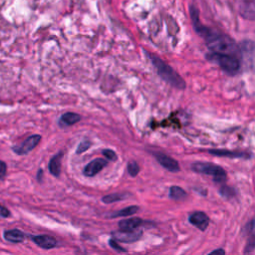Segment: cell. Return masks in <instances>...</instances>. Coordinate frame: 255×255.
<instances>
[{
	"label": "cell",
	"instance_id": "1",
	"mask_svg": "<svg viewBox=\"0 0 255 255\" xmlns=\"http://www.w3.org/2000/svg\"><path fill=\"white\" fill-rule=\"evenodd\" d=\"M198 33H200V36L205 38L206 46L210 51H212V53L232 55L237 58L239 57L240 51L236 43L228 36L219 34L216 31L210 30L205 26H203Z\"/></svg>",
	"mask_w": 255,
	"mask_h": 255
},
{
	"label": "cell",
	"instance_id": "2",
	"mask_svg": "<svg viewBox=\"0 0 255 255\" xmlns=\"http://www.w3.org/2000/svg\"><path fill=\"white\" fill-rule=\"evenodd\" d=\"M147 56L150 59V62L155 67L157 74L163 81H165L166 83H168L169 85L178 90H183L185 88V83L182 80V78L169 65H167L160 58L154 55L147 54Z\"/></svg>",
	"mask_w": 255,
	"mask_h": 255
},
{
	"label": "cell",
	"instance_id": "3",
	"mask_svg": "<svg viewBox=\"0 0 255 255\" xmlns=\"http://www.w3.org/2000/svg\"><path fill=\"white\" fill-rule=\"evenodd\" d=\"M191 169L197 173L213 176L216 183H223L226 180V171L221 166L211 162H194L191 164Z\"/></svg>",
	"mask_w": 255,
	"mask_h": 255
},
{
	"label": "cell",
	"instance_id": "4",
	"mask_svg": "<svg viewBox=\"0 0 255 255\" xmlns=\"http://www.w3.org/2000/svg\"><path fill=\"white\" fill-rule=\"evenodd\" d=\"M208 58L214 61L223 71L230 75L237 74L240 69V62L235 56L212 53V55L208 56Z\"/></svg>",
	"mask_w": 255,
	"mask_h": 255
},
{
	"label": "cell",
	"instance_id": "5",
	"mask_svg": "<svg viewBox=\"0 0 255 255\" xmlns=\"http://www.w3.org/2000/svg\"><path fill=\"white\" fill-rule=\"evenodd\" d=\"M41 140V135L33 134L27 137L21 144L13 146V151L19 155H24L34 149Z\"/></svg>",
	"mask_w": 255,
	"mask_h": 255
},
{
	"label": "cell",
	"instance_id": "6",
	"mask_svg": "<svg viewBox=\"0 0 255 255\" xmlns=\"http://www.w3.org/2000/svg\"><path fill=\"white\" fill-rule=\"evenodd\" d=\"M142 235V232L140 230H134V231H122L117 230L112 232V237L117 242H124V243H131L134 241H137Z\"/></svg>",
	"mask_w": 255,
	"mask_h": 255
},
{
	"label": "cell",
	"instance_id": "7",
	"mask_svg": "<svg viewBox=\"0 0 255 255\" xmlns=\"http://www.w3.org/2000/svg\"><path fill=\"white\" fill-rule=\"evenodd\" d=\"M158 163L163 166L165 169L171 171V172H177L179 170V164L178 162L170 157L169 155H166L162 152H154L153 153Z\"/></svg>",
	"mask_w": 255,
	"mask_h": 255
},
{
	"label": "cell",
	"instance_id": "8",
	"mask_svg": "<svg viewBox=\"0 0 255 255\" xmlns=\"http://www.w3.org/2000/svg\"><path fill=\"white\" fill-rule=\"evenodd\" d=\"M188 220L189 223H191L193 226H195L201 231H204L209 224L208 216L202 211H195L191 213L188 217Z\"/></svg>",
	"mask_w": 255,
	"mask_h": 255
},
{
	"label": "cell",
	"instance_id": "9",
	"mask_svg": "<svg viewBox=\"0 0 255 255\" xmlns=\"http://www.w3.org/2000/svg\"><path fill=\"white\" fill-rule=\"evenodd\" d=\"M108 164L107 160L104 158H96L90 161L84 168V174L86 176L92 177L99 173L106 165Z\"/></svg>",
	"mask_w": 255,
	"mask_h": 255
},
{
	"label": "cell",
	"instance_id": "10",
	"mask_svg": "<svg viewBox=\"0 0 255 255\" xmlns=\"http://www.w3.org/2000/svg\"><path fill=\"white\" fill-rule=\"evenodd\" d=\"M239 13L250 20L254 19V0H235Z\"/></svg>",
	"mask_w": 255,
	"mask_h": 255
},
{
	"label": "cell",
	"instance_id": "11",
	"mask_svg": "<svg viewBox=\"0 0 255 255\" xmlns=\"http://www.w3.org/2000/svg\"><path fill=\"white\" fill-rule=\"evenodd\" d=\"M142 224L143 221L139 217H131L121 220L119 222V228L122 231H134Z\"/></svg>",
	"mask_w": 255,
	"mask_h": 255
},
{
	"label": "cell",
	"instance_id": "12",
	"mask_svg": "<svg viewBox=\"0 0 255 255\" xmlns=\"http://www.w3.org/2000/svg\"><path fill=\"white\" fill-rule=\"evenodd\" d=\"M32 240L35 244L44 249H52L57 246V240L49 235L32 236Z\"/></svg>",
	"mask_w": 255,
	"mask_h": 255
},
{
	"label": "cell",
	"instance_id": "13",
	"mask_svg": "<svg viewBox=\"0 0 255 255\" xmlns=\"http://www.w3.org/2000/svg\"><path fill=\"white\" fill-rule=\"evenodd\" d=\"M209 153L216 155V156H226V157H243V158H248L250 157V154L246 152H239V151H231V150H226V149H209Z\"/></svg>",
	"mask_w": 255,
	"mask_h": 255
},
{
	"label": "cell",
	"instance_id": "14",
	"mask_svg": "<svg viewBox=\"0 0 255 255\" xmlns=\"http://www.w3.org/2000/svg\"><path fill=\"white\" fill-rule=\"evenodd\" d=\"M5 240L9 241V242H13V243H19L24 241L26 235L19 229H11V230H7L4 232L3 234Z\"/></svg>",
	"mask_w": 255,
	"mask_h": 255
},
{
	"label": "cell",
	"instance_id": "15",
	"mask_svg": "<svg viewBox=\"0 0 255 255\" xmlns=\"http://www.w3.org/2000/svg\"><path fill=\"white\" fill-rule=\"evenodd\" d=\"M61 159H62V152L55 154L49 162V171L54 176H59L61 172Z\"/></svg>",
	"mask_w": 255,
	"mask_h": 255
},
{
	"label": "cell",
	"instance_id": "16",
	"mask_svg": "<svg viewBox=\"0 0 255 255\" xmlns=\"http://www.w3.org/2000/svg\"><path fill=\"white\" fill-rule=\"evenodd\" d=\"M81 120V117L76 113H66L62 115L59 120V124L61 127H68L76 124Z\"/></svg>",
	"mask_w": 255,
	"mask_h": 255
},
{
	"label": "cell",
	"instance_id": "17",
	"mask_svg": "<svg viewBox=\"0 0 255 255\" xmlns=\"http://www.w3.org/2000/svg\"><path fill=\"white\" fill-rule=\"evenodd\" d=\"M138 207L135 205H131V206H128L122 210H118L115 211L113 213H111L110 217L112 218H116V217H120V216H128V215H133L135 212H137Z\"/></svg>",
	"mask_w": 255,
	"mask_h": 255
},
{
	"label": "cell",
	"instance_id": "18",
	"mask_svg": "<svg viewBox=\"0 0 255 255\" xmlns=\"http://www.w3.org/2000/svg\"><path fill=\"white\" fill-rule=\"evenodd\" d=\"M186 192L184 189H182L179 186L173 185L169 188V197L174 199V200H180L186 197Z\"/></svg>",
	"mask_w": 255,
	"mask_h": 255
},
{
	"label": "cell",
	"instance_id": "19",
	"mask_svg": "<svg viewBox=\"0 0 255 255\" xmlns=\"http://www.w3.org/2000/svg\"><path fill=\"white\" fill-rule=\"evenodd\" d=\"M128 196V193H112V194H108V195L104 196L102 198V200L105 203H113V202H117L120 200H124Z\"/></svg>",
	"mask_w": 255,
	"mask_h": 255
},
{
	"label": "cell",
	"instance_id": "20",
	"mask_svg": "<svg viewBox=\"0 0 255 255\" xmlns=\"http://www.w3.org/2000/svg\"><path fill=\"white\" fill-rule=\"evenodd\" d=\"M220 194L225 197V198H231L233 196H235L236 194V191L234 188L230 187V186H227V185H223L221 188H220Z\"/></svg>",
	"mask_w": 255,
	"mask_h": 255
},
{
	"label": "cell",
	"instance_id": "21",
	"mask_svg": "<svg viewBox=\"0 0 255 255\" xmlns=\"http://www.w3.org/2000/svg\"><path fill=\"white\" fill-rule=\"evenodd\" d=\"M127 168H128V174H129L130 176H132V177H133V176H136L137 173L139 172V166H138V164H137L135 161H133V160H131V161H129V162L128 163Z\"/></svg>",
	"mask_w": 255,
	"mask_h": 255
},
{
	"label": "cell",
	"instance_id": "22",
	"mask_svg": "<svg viewBox=\"0 0 255 255\" xmlns=\"http://www.w3.org/2000/svg\"><path fill=\"white\" fill-rule=\"evenodd\" d=\"M90 146H91V142L88 141V140H84V141H82V142L78 145L76 152H77L78 154H79V153H83V152L86 151Z\"/></svg>",
	"mask_w": 255,
	"mask_h": 255
},
{
	"label": "cell",
	"instance_id": "23",
	"mask_svg": "<svg viewBox=\"0 0 255 255\" xmlns=\"http://www.w3.org/2000/svg\"><path fill=\"white\" fill-rule=\"evenodd\" d=\"M103 154L108 158V159H110V160H116L117 158H118V156H117V153L114 151V150H112V149H104L103 150Z\"/></svg>",
	"mask_w": 255,
	"mask_h": 255
},
{
	"label": "cell",
	"instance_id": "24",
	"mask_svg": "<svg viewBox=\"0 0 255 255\" xmlns=\"http://www.w3.org/2000/svg\"><path fill=\"white\" fill-rule=\"evenodd\" d=\"M109 244H110V246L113 248V249H115V250H117V251H119V252H126V249L125 248H122L121 246H120V244L115 240V239H110L109 240Z\"/></svg>",
	"mask_w": 255,
	"mask_h": 255
},
{
	"label": "cell",
	"instance_id": "25",
	"mask_svg": "<svg viewBox=\"0 0 255 255\" xmlns=\"http://www.w3.org/2000/svg\"><path fill=\"white\" fill-rule=\"evenodd\" d=\"M6 170H7V165L4 161L0 160V179H3L5 177L6 174Z\"/></svg>",
	"mask_w": 255,
	"mask_h": 255
},
{
	"label": "cell",
	"instance_id": "26",
	"mask_svg": "<svg viewBox=\"0 0 255 255\" xmlns=\"http://www.w3.org/2000/svg\"><path fill=\"white\" fill-rule=\"evenodd\" d=\"M10 215V211L0 204V216L1 217H8Z\"/></svg>",
	"mask_w": 255,
	"mask_h": 255
},
{
	"label": "cell",
	"instance_id": "27",
	"mask_svg": "<svg viewBox=\"0 0 255 255\" xmlns=\"http://www.w3.org/2000/svg\"><path fill=\"white\" fill-rule=\"evenodd\" d=\"M208 255H225V251L222 248H218V249L210 252Z\"/></svg>",
	"mask_w": 255,
	"mask_h": 255
},
{
	"label": "cell",
	"instance_id": "28",
	"mask_svg": "<svg viewBox=\"0 0 255 255\" xmlns=\"http://www.w3.org/2000/svg\"><path fill=\"white\" fill-rule=\"evenodd\" d=\"M42 169H39V171H38V180L40 181L41 180V176H42Z\"/></svg>",
	"mask_w": 255,
	"mask_h": 255
}]
</instances>
